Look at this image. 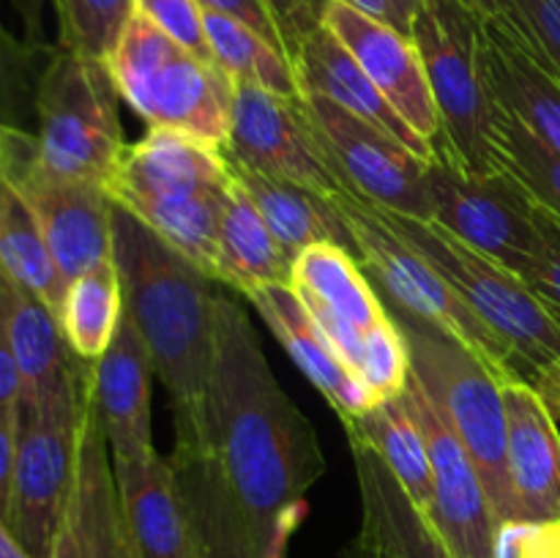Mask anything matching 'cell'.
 I'll return each mask as SVG.
<instances>
[{"label":"cell","instance_id":"obj_1","mask_svg":"<svg viewBox=\"0 0 560 558\" xmlns=\"http://www.w3.org/2000/svg\"><path fill=\"white\" fill-rule=\"evenodd\" d=\"M206 430V446L257 539L273 558H288L326 457L312 421L273 377L244 304L228 293L213 299Z\"/></svg>","mask_w":560,"mask_h":558},{"label":"cell","instance_id":"obj_2","mask_svg":"<svg viewBox=\"0 0 560 558\" xmlns=\"http://www.w3.org/2000/svg\"><path fill=\"white\" fill-rule=\"evenodd\" d=\"M113 260L124 312L140 332L175 410V443L206 446V394L213 356V279L115 206Z\"/></svg>","mask_w":560,"mask_h":558},{"label":"cell","instance_id":"obj_3","mask_svg":"<svg viewBox=\"0 0 560 558\" xmlns=\"http://www.w3.org/2000/svg\"><path fill=\"white\" fill-rule=\"evenodd\" d=\"M222 151L167 129L126 146L107 191L186 260L213 279V252L230 195Z\"/></svg>","mask_w":560,"mask_h":558},{"label":"cell","instance_id":"obj_4","mask_svg":"<svg viewBox=\"0 0 560 558\" xmlns=\"http://www.w3.org/2000/svg\"><path fill=\"white\" fill-rule=\"evenodd\" d=\"M383 301L408 348L410 377L419 383L474 460L495 525L517 520L506 460L509 421L503 383L509 381L446 328L410 315L388 299Z\"/></svg>","mask_w":560,"mask_h":558},{"label":"cell","instance_id":"obj_5","mask_svg":"<svg viewBox=\"0 0 560 558\" xmlns=\"http://www.w3.org/2000/svg\"><path fill=\"white\" fill-rule=\"evenodd\" d=\"M410 38L424 60L443 140L474 175L512 173L501 126V98L487 60L485 20L463 0H421Z\"/></svg>","mask_w":560,"mask_h":558},{"label":"cell","instance_id":"obj_6","mask_svg":"<svg viewBox=\"0 0 560 558\" xmlns=\"http://www.w3.org/2000/svg\"><path fill=\"white\" fill-rule=\"evenodd\" d=\"M107 69L148 129L178 131L217 151L228 146L235 82L217 60L200 58L135 11Z\"/></svg>","mask_w":560,"mask_h":558},{"label":"cell","instance_id":"obj_7","mask_svg":"<svg viewBox=\"0 0 560 558\" xmlns=\"http://www.w3.org/2000/svg\"><path fill=\"white\" fill-rule=\"evenodd\" d=\"M370 202V200H366ZM377 217L424 255L465 304L509 345L525 381L560 359V317L517 274L487 257L432 219L405 217L372 202Z\"/></svg>","mask_w":560,"mask_h":558},{"label":"cell","instance_id":"obj_8","mask_svg":"<svg viewBox=\"0 0 560 558\" xmlns=\"http://www.w3.org/2000/svg\"><path fill=\"white\" fill-rule=\"evenodd\" d=\"M118 102L107 60L55 44L36 91V162L60 178L107 189L126 151Z\"/></svg>","mask_w":560,"mask_h":558},{"label":"cell","instance_id":"obj_9","mask_svg":"<svg viewBox=\"0 0 560 558\" xmlns=\"http://www.w3.org/2000/svg\"><path fill=\"white\" fill-rule=\"evenodd\" d=\"M331 202L353 239L355 260L361 263L366 277H372V284L383 299L402 306L405 312L421 321L446 328L468 348H474L506 381L523 377L509 345L465 304L463 295L443 279V274L424 255H419L402 235L394 233L377 217L372 202L350 189L331 195Z\"/></svg>","mask_w":560,"mask_h":558},{"label":"cell","instance_id":"obj_10","mask_svg":"<svg viewBox=\"0 0 560 558\" xmlns=\"http://www.w3.org/2000/svg\"><path fill=\"white\" fill-rule=\"evenodd\" d=\"M91 364L82 361L74 375L49 397L20 399V438H16L14 490H11L9 528L33 558H47L69 498L77 463L82 410H85Z\"/></svg>","mask_w":560,"mask_h":558},{"label":"cell","instance_id":"obj_11","mask_svg":"<svg viewBox=\"0 0 560 558\" xmlns=\"http://www.w3.org/2000/svg\"><path fill=\"white\" fill-rule=\"evenodd\" d=\"M432 222L523 277L539 255L536 197L514 173L474 175L452 159L427 167Z\"/></svg>","mask_w":560,"mask_h":558},{"label":"cell","instance_id":"obj_12","mask_svg":"<svg viewBox=\"0 0 560 558\" xmlns=\"http://www.w3.org/2000/svg\"><path fill=\"white\" fill-rule=\"evenodd\" d=\"M301 98L323 146L331 153L339 175L353 195L405 217L432 219V197L427 184L430 162L416 156L386 129L366 124L364 118L317 93H301Z\"/></svg>","mask_w":560,"mask_h":558},{"label":"cell","instance_id":"obj_13","mask_svg":"<svg viewBox=\"0 0 560 558\" xmlns=\"http://www.w3.org/2000/svg\"><path fill=\"white\" fill-rule=\"evenodd\" d=\"M222 151L317 195L331 197L348 189L301 96H277L257 85L235 82L230 137Z\"/></svg>","mask_w":560,"mask_h":558},{"label":"cell","instance_id":"obj_14","mask_svg":"<svg viewBox=\"0 0 560 558\" xmlns=\"http://www.w3.org/2000/svg\"><path fill=\"white\" fill-rule=\"evenodd\" d=\"M293 290L345 364L359 375L370 345L394 321L353 252L337 244L306 246L293 263Z\"/></svg>","mask_w":560,"mask_h":558},{"label":"cell","instance_id":"obj_15","mask_svg":"<svg viewBox=\"0 0 560 558\" xmlns=\"http://www.w3.org/2000/svg\"><path fill=\"white\" fill-rule=\"evenodd\" d=\"M3 175L31 206L66 284L113 260L115 202L104 186L47 173L36 156Z\"/></svg>","mask_w":560,"mask_h":558},{"label":"cell","instance_id":"obj_16","mask_svg":"<svg viewBox=\"0 0 560 558\" xmlns=\"http://www.w3.org/2000/svg\"><path fill=\"white\" fill-rule=\"evenodd\" d=\"M402 397L419 419L430 452L432 509L427 518L454 558H492L495 514L474 460L413 377Z\"/></svg>","mask_w":560,"mask_h":558},{"label":"cell","instance_id":"obj_17","mask_svg":"<svg viewBox=\"0 0 560 558\" xmlns=\"http://www.w3.org/2000/svg\"><path fill=\"white\" fill-rule=\"evenodd\" d=\"M323 25L353 53V58L375 82L377 91L397 109L399 118L421 140L430 142L435 159H452L446 140H443L441 115H438L435 96H432L430 80H427L424 60H421L413 38L386 22H377L339 3V0H328Z\"/></svg>","mask_w":560,"mask_h":558},{"label":"cell","instance_id":"obj_18","mask_svg":"<svg viewBox=\"0 0 560 558\" xmlns=\"http://www.w3.org/2000/svg\"><path fill=\"white\" fill-rule=\"evenodd\" d=\"M47 558H126V528L113 454L88 386L69 498Z\"/></svg>","mask_w":560,"mask_h":558},{"label":"cell","instance_id":"obj_19","mask_svg":"<svg viewBox=\"0 0 560 558\" xmlns=\"http://www.w3.org/2000/svg\"><path fill=\"white\" fill-rule=\"evenodd\" d=\"M241 299L255 306L295 367L328 399L342 427L381 403V397L345 364L293 284H260L241 293Z\"/></svg>","mask_w":560,"mask_h":558},{"label":"cell","instance_id":"obj_20","mask_svg":"<svg viewBox=\"0 0 560 558\" xmlns=\"http://www.w3.org/2000/svg\"><path fill=\"white\" fill-rule=\"evenodd\" d=\"M153 361L131 317H120L102 359L91 361V394L107 432L113 465H129L153 452Z\"/></svg>","mask_w":560,"mask_h":558},{"label":"cell","instance_id":"obj_21","mask_svg":"<svg viewBox=\"0 0 560 558\" xmlns=\"http://www.w3.org/2000/svg\"><path fill=\"white\" fill-rule=\"evenodd\" d=\"M506 460L517 520L560 523V430L528 381L503 383Z\"/></svg>","mask_w":560,"mask_h":558},{"label":"cell","instance_id":"obj_22","mask_svg":"<svg viewBox=\"0 0 560 558\" xmlns=\"http://www.w3.org/2000/svg\"><path fill=\"white\" fill-rule=\"evenodd\" d=\"M120 514L137 558H197L189 514L173 463L153 449L145 460L113 465Z\"/></svg>","mask_w":560,"mask_h":558},{"label":"cell","instance_id":"obj_23","mask_svg":"<svg viewBox=\"0 0 560 558\" xmlns=\"http://www.w3.org/2000/svg\"><path fill=\"white\" fill-rule=\"evenodd\" d=\"M170 463L178 476L197 558H273L230 492L211 449L175 443Z\"/></svg>","mask_w":560,"mask_h":558},{"label":"cell","instance_id":"obj_24","mask_svg":"<svg viewBox=\"0 0 560 558\" xmlns=\"http://www.w3.org/2000/svg\"><path fill=\"white\" fill-rule=\"evenodd\" d=\"M293 69L295 77H299L301 93H317V96L339 104L348 113L364 118L366 124L386 129L388 135L397 137L402 146H408L424 162H435V151H432L430 142L421 140L399 118L397 109L386 102V96L377 91L375 82L366 77V71L361 69L353 53L326 25H320L306 38L304 47L295 55Z\"/></svg>","mask_w":560,"mask_h":558},{"label":"cell","instance_id":"obj_25","mask_svg":"<svg viewBox=\"0 0 560 558\" xmlns=\"http://www.w3.org/2000/svg\"><path fill=\"white\" fill-rule=\"evenodd\" d=\"M222 156L228 162L230 175L249 195V200L257 206L273 239L290 255L299 257V252L315 244H337L353 252V239H350L339 211L334 208L331 197L317 195V191L304 189L293 181L277 178V175L249 167V164L230 156L228 151H222Z\"/></svg>","mask_w":560,"mask_h":558},{"label":"cell","instance_id":"obj_26","mask_svg":"<svg viewBox=\"0 0 560 558\" xmlns=\"http://www.w3.org/2000/svg\"><path fill=\"white\" fill-rule=\"evenodd\" d=\"M485 38L498 98L560 159V80L525 49L506 16L485 20Z\"/></svg>","mask_w":560,"mask_h":558},{"label":"cell","instance_id":"obj_27","mask_svg":"<svg viewBox=\"0 0 560 558\" xmlns=\"http://www.w3.org/2000/svg\"><path fill=\"white\" fill-rule=\"evenodd\" d=\"M293 263L295 257L273 239L255 202L233 178L217 233L213 282L238 295L260 284H293Z\"/></svg>","mask_w":560,"mask_h":558},{"label":"cell","instance_id":"obj_28","mask_svg":"<svg viewBox=\"0 0 560 558\" xmlns=\"http://www.w3.org/2000/svg\"><path fill=\"white\" fill-rule=\"evenodd\" d=\"M9 293V334L16 367L22 375V399L36 403L58 392L77 367L80 356L71 353L60 328V317L31 290L5 279Z\"/></svg>","mask_w":560,"mask_h":558},{"label":"cell","instance_id":"obj_29","mask_svg":"<svg viewBox=\"0 0 560 558\" xmlns=\"http://www.w3.org/2000/svg\"><path fill=\"white\" fill-rule=\"evenodd\" d=\"M348 441L364 443L383 460L410 501L430 514L432 509V468L424 432L402 394L386 397L359 419L345 425Z\"/></svg>","mask_w":560,"mask_h":558},{"label":"cell","instance_id":"obj_30","mask_svg":"<svg viewBox=\"0 0 560 558\" xmlns=\"http://www.w3.org/2000/svg\"><path fill=\"white\" fill-rule=\"evenodd\" d=\"M350 452L359 476L361 518L372 520L402 558H454L432 520L410 501L383 460L361 443H350Z\"/></svg>","mask_w":560,"mask_h":558},{"label":"cell","instance_id":"obj_31","mask_svg":"<svg viewBox=\"0 0 560 558\" xmlns=\"http://www.w3.org/2000/svg\"><path fill=\"white\" fill-rule=\"evenodd\" d=\"M55 47L16 38L0 20V173L36 156V91Z\"/></svg>","mask_w":560,"mask_h":558},{"label":"cell","instance_id":"obj_32","mask_svg":"<svg viewBox=\"0 0 560 558\" xmlns=\"http://www.w3.org/2000/svg\"><path fill=\"white\" fill-rule=\"evenodd\" d=\"M0 274L36 293L55 315L63 310L66 288L31 206L0 173Z\"/></svg>","mask_w":560,"mask_h":558},{"label":"cell","instance_id":"obj_33","mask_svg":"<svg viewBox=\"0 0 560 558\" xmlns=\"http://www.w3.org/2000/svg\"><path fill=\"white\" fill-rule=\"evenodd\" d=\"M124 317V288L115 260H104L69 282L60 328L71 353L82 361L102 359Z\"/></svg>","mask_w":560,"mask_h":558},{"label":"cell","instance_id":"obj_34","mask_svg":"<svg viewBox=\"0 0 560 558\" xmlns=\"http://www.w3.org/2000/svg\"><path fill=\"white\" fill-rule=\"evenodd\" d=\"M202 25H206L213 60L233 77V82L257 85L277 96H301L299 77L288 55L266 42L260 33L211 9H202Z\"/></svg>","mask_w":560,"mask_h":558},{"label":"cell","instance_id":"obj_35","mask_svg":"<svg viewBox=\"0 0 560 558\" xmlns=\"http://www.w3.org/2000/svg\"><path fill=\"white\" fill-rule=\"evenodd\" d=\"M58 16V47L93 60H107L126 22L135 14V0H49Z\"/></svg>","mask_w":560,"mask_h":558},{"label":"cell","instance_id":"obj_36","mask_svg":"<svg viewBox=\"0 0 560 558\" xmlns=\"http://www.w3.org/2000/svg\"><path fill=\"white\" fill-rule=\"evenodd\" d=\"M503 104V102H501ZM503 137H506L509 170L525 184V189L545 208L560 217V159L512 109H501Z\"/></svg>","mask_w":560,"mask_h":558},{"label":"cell","instance_id":"obj_37","mask_svg":"<svg viewBox=\"0 0 560 558\" xmlns=\"http://www.w3.org/2000/svg\"><path fill=\"white\" fill-rule=\"evenodd\" d=\"M509 20L517 22L520 42L560 80V0H512Z\"/></svg>","mask_w":560,"mask_h":558},{"label":"cell","instance_id":"obj_38","mask_svg":"<svg viewBox=\"0 0 560 558\" xmlns=\"http://www.w3.org/2000/svg\"><path fill=\"white\" fill-rule=\"evenodd\" d=\"M135 11L195 55L213 60L202 25V5L197 0H135Z\"/></svg>","mask_w":560,"mask_h":558},{"label":"cell","instance_id":"obj_39","mask_svg":"<svg viewBox=\"0 0 560 558\" xmlns=\"http://www.w3.org/2000/svg\"><path fill=\"white\" fill-rule=\"evenodd\" d=\"M536 228H539L541 239L539 255L520 279L560 317V217L539 202L536 206Z\"/></svg>","mask_w":560,"mask_h":558},{"label":"cell","instance_id":"obj_40","mask_svg":"<svg viewBox=\"0 0 560 558\" xmlns=\"http://www.w3.org/2000/svg\"><path fill=\"white\" fill-rule=\"evenodd\" d=\"M492 558H560V523H534V520L498 523Z\"/></svg>","mask_w":560,"mask_h":558},{"label":"cell","instance_id":"obj_41","mask_svg":"<svg viewBox=\"0 0 560 558\" xmlns=\"http://www.w3.org/2000/svg\"><path fill=\"white\" fill-rule=\"evenodd\" d=\"M262 3L271 11L279 36H282L284 55L293 63L306 38L323 25L328 0H262Z\"/></svg>","mask_w":560,"mask_h":558},{"label":"cell","instance_id":"obj_42","mask_svg":"<svg viewBox=\"0 0 560 558\" xmlns=\"http://www.w3.org/2000/svg\"><path fill=\"white\" fill-rule=\"evenodd\" d=\"M197 3H200L202 9L219 11V14L233 16V20L244 22L246 27H252L255 33H260L266 42H271L273 47L282 49L284 53V44H282V36H279V31H277V22H273L271 11H268V5L262 3V0H197Z\"/></svg>","mask_w":560,"mask_h":558},{"label":"cell","instance_id":"obj_43","mask_svg":"<svg viewBox=\"0 0 560 558\" xmlns=\"http://www.w3.org/2000/svg\"><path fill=\"white\" fill-rule=\"evenodd\" d=\"M22 399V375L16 367L14 345L9 334V293H5V277L0 274V405H20Z\"/></svg>","mask_w":560,"mask_h":558},{"label":"cell","instance_id":"obj_44","mask_svg":"<svg viewBox=\"0 0 560 558\" xmlns=\"http://www.w3.org/2000/svg\"><path fill=\"white\" fill-rule=\"evenodd\" d=\"M16 438H20V410L0 405V518H9L11 490H14Z\"/></svg>","mask_w":560,"mask_h":558},{"label":"cell","instance_id":"obj_45","mask_svg":"<svg viewBox=\"0 0 560 558\" xmlns=\"http://www.w3.org/2000/svg\"><path fill=\"white\" fill-rule=\"evenodd\" d=\"M337 558H402V553L372 520L361 518L359 534L339 550Z\"/></svg>","mask_w":560,"mask_h":558},{"label":"cell","instance_id":"obj_46","mask_svg":"<svg viewBox=\"0 0 560 558\" xmlns=\"http://www.w3.org/2000/svg\"><path fill=\"white\" fill-rule=\"evenodd\" d=\"M339 3L350 5V9L361 11V14L372 16L377 22H386V25L397 27L405 36H410V25L405 22V16L399 14V9L394 5V0H339Z\"/></svg>","mask_w":560,"mask_h":558},{"label":"cell","instance_id":"obj_47","mask_svg":"<svg viewBox=\"0 0 560 558\" xmlns=\"http://www.w3.org/2000/svg\"><path fill=\"white\" fill-rule=\"evenodd\" d=\"M530 386L539 392V397L545 399V405L550 408V414L556 416V421H560V359L547 364L545 370L536 372L530 377Z\"/></svg>","mask_w":560,"mask_h":558},{"label":"cell","instance_id":"obj_48","mask_svg":"<svg viewBox=\"0 0 560 558\" xmlns=\"http://www.w3.org/2000/svg\"><path fill=\"white\" fill-rule=\"evenodd\" d=\"M11 5L25 25L27 42L47 44L44 42V5H47V0H11Z\"/></svg>","mask_w":560,"mask_h":558},{"label":"cell","instance_id":"obj_49","mask_svg":"<svg viewBox=\"0 0 560 558\" xmlns=\"http://www.w3.org/2000/svg\"><path fill=\"white\" fill-rule=\"evenodd\" d=\"M481 20H501L512 14V0H463Z\"/></svg>","mask_w":560,"mask_h":558},{"label":"cell","instance_id":"obj_50","mask_svg":"<svg viewBox=\"0 0 560 558\" xmlns=\"http://www.w3.org/2000/svg\"><path fill=\"white\" fill-rule=\"evenodd\" d=\"M0 558H33L31 553L22 547V542L16 539L14 531L9 528L3 518H0Z\"/></svg>","mask_w":560,"mask_h":558},{"label":"cell","instance_id":"obj_51","mask_svg":"<svg viewBox=\"0 0 560 558\" xmlns=\"http://www.w3.org/2000/svg\"><path fill=\"white\" fill-rule=\"evenodd\" d=\"M394 5H397L399 14L405 16V22L410 25V31H413V20L421 9V0H394Z\"/></svg>","mask_w":560,"mask_h":558},{"label":"cell","instance_id":"obj_52","mask_svg":"<svg viewBox=\"0 0 560 558\" xmlns=\"http://www.w3.org/2000/svg\"><path fill=\"white\" fill-rule=\"evenodd\" d=\"M124 528H126V525H124ZM126 558H137L135 550H131V545H129V536H126Z\"/></svg>","mask_w":560,"mask_h":558}]
</instances>
